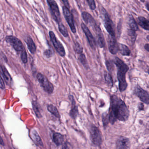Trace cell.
<instances>
[{
    "label": "cell",
    "mask_w": 149,
    "mask_h": 149,
    "mask_svg": "<svg viewBox=\"0 0 149 149\" xmlns=\"http://www.w3.org/2000/svg\"><path fill=\"white\" fill-rule=\"evenodd\" d=\"M129 24L130 29L134 31L138 30L139 28L137 23L136 22L135 20L132 15H130L129 17Z\"/></svg>",
    "instance_id": "23"
},
{
    "label": "cell",
    "mask_w": 149,
    "mask_h": 149,
    "mask_svg": "<svg viewBox=\"0 0 149 149\" xmlns=\"http://www.w3.org/2000/svg\"><path fill=\"white\" fill-rule=\"evenodd\" d=\"M82 17L83 19L85 22V23L90 26L93 29L95 33L97 32L99 29L100 27L97 24L95 20L92 15L86 12H84L82 13Z\"/></svg>",
    "instance_id": "11"
},
{
    "label": "cell",
    "mask_w": 149,
    "mask_h": 149,
    "mask_svg": "<svg viewBox=\"0 0 149 149\" xmlns=\"http://www.w3.org/2000/svg\"><path fill=\"white\" fill-rule=\"evenodd\" d=\"M113 62L116 65L117 69L118 80L119 82V89L120 92H123L126 89L128 86L126 80V74L129 70V67L122 60L116 57Z\"/></svg>",
    "instance_id": "2"
},
{
    "label": "cell",
    "mask_w": 149,
    "mask_h": 149,
    "mask_svg": "<svg viewBox=\"0 0 149 149\" xmlns=\"http://www.w3.org/2000/svg\"><path fill=\"white\" fill-rule=\"evenodd\" d=\"M105 81L109 87H112L113 86V81L112 77L110 73L105 71L104 74Z\"/></svg>",
    "instance_id": "24"
},
{
    "label": "cell",
    "mask_w": 149,
    "mask_h": 149,
    "mask_svg": "<svg viewBox=\"0 0 149 149\" xmlns=\"http://www.w3.org/2000/svg\"><path fill=\"white\" fill-rule=\"evenodd\" d=\"M144 48L146 51L149 52V44H146L144 46Z\"/></svg>",
    "instance_id": "39"
},
{
    "label": "cell",
    "mask_w": 149,
    "mask_h": 149,
    "mask_svg": "<svg viewBox=\"0 0 149 149\" xmlns=\"http://www.w3.org/2000/svg\"><path fill=\"white\" fill-rule=\"evenodd\" d=\"M129 116L130 111L125 102L116 95H111L109 112V123L114 125L117 120L125 122Z\"/></svg>",
    "instance_id": "1"
},
{
    "label": "cell",
    "mask_w": 149,
    "mask_h": 149,
    "mask_svg": "<svg viewBox=\"0 0 149 149\" xmlns=\"http://www.w3.org/2000/svg\"><path fill=\"white\" fill-rule=\"evenodd\" d=\"M47 1L53 19L58 24L61 23V13L57 3L55 0H47Z\"/></svg>",
    "instance_id": "4"
},
{
    "label": "cell",
    "mask_w": 149,
    "mask_h": 149,
    "mask_svg": "<svg viewBox=\"0 0 149 149\" xmlns=\"http://www.w3.org/2000/svg\"><path fill=\"white\" fill-rule=\"evenodd\" d=\"M1 75L3 76L4 80L6 81V83L8 85H10L12 81V78L11 76L9 74L8 70L4 66H1Z\"/></svg>",
    "instance_id": "19"
},
{
    "label": "cell",
    "mask_w": 149,
    "mask_h": 149,
    "mask_svg": "<svg viewBox=\"0 0 149 149\" xmlns=\"http://www.w3.org/2000/svg\"><path fill=\"white\" fill-rule=\"evenodd\" d=\"M102 122L104 127L105 129L106 126L108 125V124L109 123V114L104 113L102 115Z\"/></svg>",
    "instance_id": "30"
},
{
    "label": "cell",
    "mask_w": 149,
    "mask_h": 149,
    "mask_svg": "<svg viewBox=\"0 0 149 149\" xmlns=\"http://www.w3.org/2000/svg\"><path fill=\"white\" fill-rule=\"evenodd\" d=\"M44 54L47 58H50L53 56V52L50 49H47L44 51Z\"/></svg>",
    "instance_id": "35"
},
{
    "label": "cell",
    "mask_w": 149,
    "mask_h": 149,
    "mask_svg": "<svg viewBox=\"0 0 149 149\" xmlns=\"http://www.w3.org/2000/svg\"><path fill=\"white\" fill-rule=\"evenodd\" d=\"M72 107L70 112V115L73 118H75L77 116L78 113V109L77 106L76 105L75 102L73 97H72Z\"/></svg>",
    "instance_id": "22"
},
{
    "label": "cell",
    "mask_w": 149,
    "mask_h": 149,
    "mask_svg": "<svg viewBox=\"0 0 149 149\" xmlns=\"http://www.w3.org/2000/svg\"><path fill=\"white\" fill-rule=\"evenodd\" d=\"M118 50L121 54L125 56H129L131 54V51L128 47L123 44H118Z\"/></svg>",
    "instance_id": "20"
},
{
    "label": "cell",
    "mask_w": 149,
    "mask_h": 149,
    "mask_svg": "<svg viewBox=\"0 0 149 149\" xmlns=\"http://www.w3.org/2000/svg\"><path fill=\"white\" fill-rule=\"evenodd\" d=\"M130 143L127 138L120 136L118 138L116 142V148L117 149H130Z\"/></svg>",
    "instance_id": "14"
},
{
    "label": "cell",
    "mask_w": 149,
    "mask_h": 149,
    "mask_svg": "<svg viewBox=\"0 0 149 149\" xmlns=\"http://www.w3.org/2000/svg\"><path fill=\"white\" fill-rule=\"evenodd\" d=\"M74 49L76 53H77V54H81L83 53V49L82 47L77 42H75L74 45Z\"/></svg>",
    "instance_id": "28"
},
{
    "label": "cell",
    "mask_w": 149,
    "mask_h": 149,
    "mask_svg": "<svg viewBox=\"0 0 149 149\" xmlns=\"http://www.w3.org/2000/svg\"><path fill=\"white\" fill-rule=\"evenodd\" d=\"M108 42L109 52L112 54H116L118 51V46L116 36L109 35Z\"/></svg>",
    "instance_id": "13"
},
{
    "label": "cell",
    "mask_w": 149,
    "mask_h": 149,
    "mask_svg": "<svg viewBox=\"0 0 149 149\" xmlns=\"http://www.w3.org/2000/svg\"><path fill=\"white\" fill-rule=\"evenodd\" d=\"M146 9L149 11V3H147L146 4Z\"/></svg>",
    "instance_id": "40"
},
{
    "label": "cell",
    "mask_w": 149,
    "mask_h": 149,
    "mask_svg": "<svg viewBox=\"0 0 149 149\" xmlns=\"http://www.w3.org/2000/svg\"><path fill=\"white\" fill-rule=\"evenodd\" d=\"M6 41L7 42L11 44L16 51L22 52L24 49V47L21 41L15 36H7Z\"/></svg>",
    "instance_id": "8"
},
{
    "label": "cell",
    "mask_w": 149,
    "mask_h": 149,
    "mask_svg": "<svg viewBox=\"0 0 149 149\" xmlns=\"http://www.w3.org/2000/svg\"><path fill=\"white\" fill-rule=\"evenodd\" d=\"M63 12L65 19H66L68 24L71 29L72 33H76V29L74 23L73 16L69 8L67 7L64 6L63 7Z\"/></svg>",
    "instance_id": "9"
},
{
    "label": "cell",
    "mask_w": 149,
    "mask_h": 149,
    "mask_svg": "<svg viewBox=\"0 0 149 149\" xmlns=\"http://www.w3.org/2000/svg\"><path fill=\"white\" fill-rule=\"evenodd\" d=\"M139 25L145 30L149 31V20L144 17L139 16L137 19Z\"/></svg>",
    "instance_id": "18"
},
{
    "label": "cell",
    "mask_w": 149,
    "mask_h": 149,
    "mask_svg": "<svg viewBox=\"0 0 149 149\" xmlns=\"http://www.w3.org/2000/svg\"><path fill=\"white\" fill-rule=\"evenodd\" d=\"M62 2H63V4H64V6L67 7L68 8H69L70 7L68 0H62Z\"/></svg>",
    "instance_id": "37"
},
{
    "label": "cell",
    "mask_w": 149,
    "mask_h": 149,
    "mask_svg": "<svg viewBox=\"0 0 149 149\" xmlns=\"http://www.w3.org/2000/svg\"><path fill=\"white\" fill-rule=\"evenodd\" d=\"M148 74H149V69H148Z\"/></svg>",
    "instance_id": "42"
},
{
    "label": "cell",
    "mask_w": 149,
    "mask_h": 149,
    "mask_svg": "<svg viewBox=\"0 0 149 149\" xmlns=\"http://www.w3.org/2000/svg\"><path fill=\"white\" fill-rule=\"evenodd\" d=\"M37 78L42 87L46 92L49 94H52L53 93L54 89V86L45 76L40 73H39L37 74Z\"/></svg>",
    "instance_id": "7"
},
{
    "label": "cell",
    "mask_w": 149,
    "mask_h": 149,
    "mask_svg": "<svg viewBox=\"0 0 149 149\" xmlns=\"http://www.w3.org/2000/svg\"><path fill=\"white\" fill-rule=\"evenodd\" d=\"M79 60L83 65H85L87 64V60H86L85 56L84 54H81L79 56Z\"/></svg>",
    "instance_id": "34"
},
{
    "label": "cell",
    "mask_w": 149,
    "mask_h": 149,
    "mask_svg": "<svg viewBox=\"0 0 149 149\" xmlns=\"http://www.w3.org/2000/svg\"><path fill=\"white\" fill-rule=\"evenodd\" d=\"M21 58L22 61L23 62V63H26L28 62L27 54L26 52V49L25 48L21 52Z\"/></svg>",
    "instance_id": "31"
},
{
    "label": "cell",
    "mask_w": 149,
    "mask_h": 149,
    "mask_svg": "<svg viewBox=\"0 0 149 149\" xmlns=\"http://www.w3.org/2000/svg\"><path fill=\"white\" fill-rule=\"evenodd\" d=\"M25 41L30 53L32 54H34L36 52V47L32 38L29 36H27L25 38Z\"/></svg>",
    "instance_id": "15"
},
{
    "label": "cell",
    "mask_w": 149,
    "mask_h": 149,
    "mask_svg": "<svg viewBox=\"0 0 149 149\" xmlns=\"http://www.w3.org/2000/svg\"><path fill=\"white\" fill-rule=\"evenodd\" d=\"M91 10H95L96 9V5L95 0H86Z\"/></svg>",
    "instance_id": "33"
},
{
    "label": "cell",
    "mask_w": 149,
    "mask_h": 149,
    "mask_svg": "<svg viewBox=\"0 0 149 149\" xmlns=\"http://www.w3.org/2000/svg\"><path fill=\"white\" fill-rule=\"evenodd\" d=\"M49 37L50 40L54 45V47L55 49L56 52L59 54L61 56H64L66 55L65 49L63 47V44L61 43V42L58 40L55 34L53 31H50L49 32Z\"/></svg>",
    "instance_id": "5"
},
{
    "label": "cell",
    "mask_w": 149,
    "mask_h": 149,
    "mask_svg": "<svg viewBox=\"0 0 149 149\" xmlns=\"http://www.w3.org/2000/svg\"><path fill=\"white\" fill-rule=\"evenodd\" d=\"M1 88L2 89L5 88V85L4 84V81H3V78H2V76H1Z\"/></svg>",
    "instance_id": "38"
},
{
    "label": "cell",
    "mask_w": 149,
    "mask_h": 149,
    "mask_svg": "<svg viewBox=\"0 0 149 149\" xmlns=\"http://www.w3.org/2000/svg\"><path fill=\"white\" fill-rule=\"evenodd\" d=\"M91 140L93 144L96 146H100L102 142V134L99 129L96 126L92 125L90 129Z\"/></svg>",
    "instance_id": "6"
},
{
    "label": "cell",
    "mask_w": 149,
    "mask_h": 149,
    "mask_svg": "<svg viewBox=\"0 0 149 149\" xmlns=\"http://www.w3.org/2000/svg\"><path fill=\"white\" fill-rule=\"evenodd\" d=\"M53 141L57 146H59L63 143V136L60 133H54L53 136Z\"/></svg>",
    "instance_id": "21"
},
{
    "label": "cell",
    "mask_w": 149,
    "mask_h": 149,
    "mask_svg": "<svg viewBox=\"0 0 149 149\" xmlns=\"http://www.w3.org/2000/svg\"><path fill=\"white\" fill-rule=\"evenodd\" d=\"M47 109L49 111L52 113L55 116L58 118H60L61 117L60 113L55 106L52 105V104H49L47 106Z\"/></svg>",
    "instance_id": "25"
},
{
    "label": "cell",
    "mask_w": 149,
    "mask_h": 149,
    "mask_svg": "<svg viewBox=\"0 0 149 149\" xmlns=\"http://www.w3.org/2000/svg\"><path fill=\"white\" fill-rule=\"evenodd\" d=\"M134 93L139 98L141 102L146 104H149V94L139 85H136Z\"/></svg>",
    "instance_id": "10"
},
{
    "label": "cell",
    "mask_w": 149,
    "mask_h": 149,
    "mask_svg": "<svg viewBox=\"0 0 149 149\" xmlns=\"http://www.w3.org/2000/svg\"><path fill=\"white\" fill-rule=\"evenodd\" d=\"M59 30L64 37H68L69 36L68 32L66 27L62 23H60L58 26Z\"/></svg>",
    "instance_id": "26"
},
{
    "label": "cell",
    "mask_w": 149,
    "mask_h": 149,
    "mask_svg": "<svg viewBox=\"0 0 149 149\" xmlns=\"http://www.w3.org/2000/svg\"><path fill=\"white\" fill-rule=\"evenodd\" d=\"M30 136L32 140L34 141L36 144L38 146H43L42 141L38 133L35 130H33L30 132Z\"/></svg>",
    "instance_id": "16"
},
{
    "label": "cell",
    "mask_w": 149,
    "mask_h": 149,
    "mask_svg": "<svg viewBox=\"0 0 149 149\" xmlns=\"http://www.w3.org/2000/svg\"><path fill=\"white\" fill-rule=\"evenodd\" d=\"M146 39H147V40L149 41V35H148L146 36Z\"/></svg>",
    "instance_id": "41"
},
{
    "label": "cell",
    "mask_w": 149,
    "mask_h": 149,
    "mask_svg": "<svg viewBox=\"0 0 149 149\" xmlns=\"http://www.w3.org/2000/svg\"><path fill=\"white\" fill-rule=\"evenodd\" d=\"M128 35H129L131 41L132 43V44H134L135 41H136V31H133V30H132L131 29H130L128 31Z\"/></svg>",
    "instance_id": "29"
},
{
    "label": "cell",
    "mask_w": 149,
    "mask_h": 149,
    "mask_svg": "<svg viewBox=\"0 0 149 149\" xmlns=\"http://www.w3.org/2000/svg\"><path fill=\"white\" fill-rule=\"evenodd\" d=\"M139 110L142 111L144 110V104L142 102H140L139 103L138 106Z\"/></svg>",
    "instance_id": "36"
},
{
    "label": "cell",
    "mask_w": 149,
    "mask_h": 149,
    "mask_svg": "<svg viewBox=\"0 0 149 149\" xmlns=\"http://www.w3.org/2000/svg\"><path fill=\"white\" fill-rule=\"evenodd\" d=\"M95 33L96 34L97 42L98 46L100 48L104 47L105 45V40L101 28Z\"/></svg>",
    "instance_id": "17"
},
{
    "label": "cell",
    "mask_w": 149,
    "mask_h": 149,
    "mask_svg": "<svg viewBox=\"0 0 149 149\" xmlns=\"http://www.w3.org/2000/svg\"><path fill=\"white\" fill-rule=\"evenodd\" d=\"M33 109L35 112L36 115L37 117L40 118L42 117V115L41 114L40 111V108H39V104L36 101H34L33 102Z\"/></svg>",
    "instance_id": "27"
},
{
    "label": "cell",
    "mask_w": 149,
    "mask_h": 149,
    "mask_svg": "<svg viewBox=\"0 0 149 149\" xmlns=\"http://www.w3.org/2000/svg\"><path fill=\"white\" fill-rule=\"evenodd\" d=\"M114 63L113 61H107L106 62V67H107V69H108V71L110 72H112V70L113 69V64Z\"/></svg>",
    "instance_id": "32"
},
{
    "label": "cell",
    "mask_w": 149,
    "mask_h": 149,
    "mask_svg": "<svg viewBox=\"0 0 149 149\" xmlns=\"http://www.w3.org/2000/svg\"><path fill=\"white\" fill-rule=\"evenodd\" d=\"M81 27L87 37L90 46L91 47V48L95 49L96 46V42L94 37H93L91 32L90 31L88 27L84 23H82L81 24Z\"/></svg>",
    "instance_id": "12"
},
{
    "label": "cell",
    "mask_w": 149,
    "mask_h": 149,
    "mask_svg": "<svg viewBox=\"0 0 149 149\" xmlns=\"http://www.w3.org/2000/svg\"><path fill=\"white\" fill-rule=\"evenodd\" d=\"M101 15L104 27L109 33V35L111 36H116L114 24L111 19L109 14L104 8H102Z\"/></svg>",
    "instance_id": "3"
}]
</instances>
